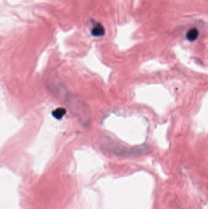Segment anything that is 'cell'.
Here are the masks:
<instances>
[{
	"label": "cell",
	"instance_id": "obj_1",
	"mask_svg": "<svg viewBox=\"0 0 208 209\" xmlns=\"http://www.w3.org/2000/svg\"><path fill=\"white\" fill-rule=\"evenodd\" d=\"M105 28L100 23H96L91 31L92 36L95 37H101L105 34Z\"/></svg>",
	"mask_w": 208,
	"mask_h": 209
},
{
	"label": "cell",
	"instance_id": "obj_2",
	"mask_svg": "<svg viewBox=\"0 0 208 209\" xmlns=\"http://www.w3.org/2000/svg\"><path fill=\"white\" fill-rule=\"evenodd\" d=\"M198 34H199L198 30L197 28H191L188 31V32H187L186 38L190 42L195 41L198 36Z\"/></svg>",
	"mask_w": 208,
	"mask_h": 209
},
{
	"label": "cell",
	"instance_id": "obj_3",
	"mask_svg": "<svg viewBox=\"0 0 208 209\" xmlns=\"http://www.w3.org/2000/svg\"><path fill=\"white\" fill-rule=\"evenodd\" d=\"M66 114V109L63 108H59L53 111V116L57 119H60Z\"/></svg>",
	"mask_w": 208,
	"mask_h": 209
}]
</instances>
